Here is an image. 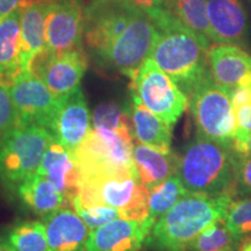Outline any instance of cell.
Here are the masks:
<instances>
[{"mask_svg":"<svg viewBox=\"0 0 251 251\" xmlns=\"http://www.w3.org/2000/svg\"><path fill=\"white\" fill-rule=\"evenodd\" d=\"M155 24L157 37L150 57L190 97L209 71L208 51L212 43L185 26L170 9Z\"/></svg>","mask_w":251,"mask_h":251,"instance_id":"cell-1","label":"cell"},{"mask_svg":"<svg viewBox=\"0 0 251 251\" xmlns=\"http://www.w3.org/2000/svg\"><path fill=\"white\" fill-rule=\"evenodd\" d=\"M235 199L231 191L211 196L190 192L153 225L150 241L161 251H187L199 234L220 220Z\"/></svg>","mask_w":251,"mask_h":251,"instance_id":"cell-2","label":"cell"},{"mask_svg":"<svg viewBox=\"0 0 251 251\" xmlns=\"http://www.w3.org/2000/svg\"><path fill=\"white\" fill-rule=\"evenodd\" d=\"M235 159L233 149L197 135L179 156L177 175L190 192L216 196L231 191Z\"/></svg>","mask_w":251,"mask_h":251,"instance_id":"cell-3","label":"cell"},{"mask_svg":"<svg viewBox=\"0 0 251 251\" xmlns=\"http://www.w3.org/2000/svg\"><path fill=\"white\" fill-rule=\"evenodd\" d=\"M84 206L106 205L120 211L121 218L148 219L149 191L141 181L136 169L125 174L80 177L79 192L72 200Z\"/></svg>","mask_w":251,"mask_h":251,"instance_id":"cell-4","label":"cell"},{"mask_svg":"<svg viewBox=\"0 0 251 251\" xmlns=\"http://www.w3.org/2000/svg\"><path fill=\"white\" fill-rule=\"evenodd\" d=\"M188 98L198 136L233 149L236 118L231 93L218 85L208 71Z\"/></svg>","mask_w":251,"mask_h":251,"instance_id":"cell-5","label":"cell"},{"mask_svg":"<svg viewBox=\"0 0 251 251\" xmlns=\"http://www.w3.org/2000/svg\"><path fill=\"white\" fill-rule=\"evenodd\" d=\"M52 135L37 126H17L0 136V183L18 187L39 171Z\"/></svg>","mask_w":251,"mask_h":251,"instance_id":"cell-6","label":"cell"},{"mask_svg":"<svg viewBox=\"0 0 251 251\" xmlns=\"http://www.w3.org/2000/svg\"><path fill=\"white\" fill-rule=\"evenodd\" d=\"M134 137V134L92 128L74 152L80 177L125 174L135 170Z\"/></svg>","mask_w":251,"mask_h":251,"instance_id":"cell-7","label":"cell"},{"mask_svg":"<svg viewBox=\"0 0 251 251\" xmlns=\"http://www.w3.org/2000/svg\"><path fill=\"white\" fill-rule=\"evenodd\" d=\"M130 92L171 127L177 124L188 106V97L151 57L143 62L130 79Z\"/></svg>","mask_w":251,"mask_h":251,"instance_id":"cell-8","label":"cell"},{"mask_svg":"<svg viewBox=\"0 0 251 251\" xmlns=\"http://www.w3.org/2000/svg\"><path fill=\"white\" fill-rule=\"evenodd\" d=\"M156 37L155 21L147 13L139 11L124 33L96 59L101 67L113 69L131 79L143 62L151 55Z\"/></svg>","mask_w":251,"mask_h":251,"instance_id":"cell-9","label":"cell"},{"mask_svg":"<svg viewBox=\"0 0 251 251\" xmlns=\"http://www.w3.org/2000/svg\"><path fill=\"white\" fill-rule=\"evenodd\" d=\"M137 12L126 0H91L84 9V39L94 57L108 49Z\"/></svg>","mask_w":251,"mask_h":251,"instance_id":"cell-10","label":"cell"},{"mask_svg":"<svg viewBox=\"0 0 251 251\" xmlns=\"http://www.w3.org/2000/svg\"><path fill=\"white\" fill-rule=\"evenodd\" d=\"M19 115V126H37L52 134L59 98L33 71H21L9 86Z\"/></svg>","mask_w":251,"mask_h":251,"instance_id":"cell-11","label":"cell"},{"mask_svg":"<svg viewBox=\"0 0 251 251\" xmlns=\"http://www.w3.org/2000/svg\"><path fill=\"white\" fill-rule=\"evenodd\" d=\"M89 67L83 48L62 52L45 50L30 65L33 71L56 97H63L79 87Z\"/></svg>","mask_w":251,"mask_h":251,"instance_id":"cell-12","label":"cell"},{"mask_svg":"<svg viewBox=\"0 0 251 251\" xmlns=\"http://www.w3.org/2000/svg\"><path fill=\"white\" fill-rule=\"evenodd\" d=\"M84 9L85 7L80 0H58L51 2L47 18V51L62 52L81 48Z\"/></svg>","mask_w":251,"mask_h":251,"instance_id":"cell-13","label":"cell"},{"mask_svg":"<svg viewBox=\"0 0 251 251\" xmlns=\"http://www.w3.org/2000/svg\"><path fill=\"white\" fill-rule=\"evenodd\" d=\"M155 224L150 218L142 221L118 218L91 229L86 251H140Z\"/></svg>","mask_w":251,"mask_h":251,"instance_id":"cell-14","label":"cell"},{"mask_svg":"<svg viewBox=\"0 0 251 251\" xmlns=\"http://www.w3.org/2000/svg\"><path fill=\"white\" fill-rule=\"evenodd\" d=\"M207 13L214 45H248L249 15L242 0H207Z\"/></svg>","mask_w":251,"mask_h":251,"instance_id":"cell-15","label":"cell"},{"mask_svg":"<svg viewBox=\"0 0 251 251\" xmlns=\"http://www.w3.org/2000/svg\"><path fill=\"white\" fill-rule=\"evenodd\" d=\"M91 130L92 115L80 87L59 97V108L52 130L56 139L75 152Z\"/></svg>","mask_w":251,"mask_h":251,"instance_id":"cell-16","label":"cell"},{"mask_svg":"<svg viewBox=\"0 0 251 251\" xmlns=\"http://www.w3.org/2000/svg\"><path fill=\"white\" fill-rule=\"evenodd\" d=\"M208 68L215 83L230 93L240 87L251 89V55L241 47L212 45Z\"/></svg>","mask_w":251,"mask_h":251,"instance_id":"cell-17","label":"cell"},{"mask_svg":"<svg viewBox=\"0 0 251 251\" xmlns=\"http://www.w3.org/2000/svg\"><path fill=\"white\" fill-rule=\"evenodd\" d=\"M39 172L46 176L72 203L79 192V168L74 151L63 146L55 136H52L47 147Z\"/></svg>","mask_w":251,"mask_h":251,"instance_id":"cell-18","label":"cell"},{"mask_svg":"<svg viewBox=\"0 0 251 251\" xmlns=\"http://www.w3.org/2000/svg\"><path fill=\"white\" fill-rule=\"evenodd\" d=\"M50 1L34 0L25 6L21 17V41L19 64L21 71H29L30 65L46 50L47 18Z\"/></svg>","mask_w":251,"mask_h":251,"instance_id":"cell-19","label":"cell"},{"mask_svg":"<svg viewBox=\"0 0 251 251\" xmlns=\"http://www.w3.org/2000/svg\"><path fill=\"white\" fill-rule=\"evenodd\" d=\"M48 251H86L89 227L76 211L62 208L43 218Z\"/></svg>","mask_w":251,"mask_h":251,"instance_id":"cell-20","label":"cell"},{"mask_svg":"<svg viewBox=\"0 0 251 251\" xmlns=\"http://www.w3.org/2000/svg\"><path fill=\"white\" fill-rule=\"evenodd\" d=\"M17 192L25 206L42 218L72 205L55 185L39 171L19 185Z\"/></svg>","mask_w":251,"mask_h":251,"instance_id":"cell-21","label":"cell"},{"mask_svg":"<svg viewBox=\"0 0 251 251\" xmlns=\"http://www.w3.org/2000/svg\"><path fill=\"white\" fill-rule=\"evenodd\" d=\"M133 161L141 181L148 191L177 174L179 156L172 151L163 152L137 142L134 144Z\"/></svg>","mask_w":251,"mask_h":251,"instance_id":"cell-22","label":"cell"},{"mask_svg":"<svg viewBox=\"0 0 251 251\" xmlns=\"http://www.w3.org/2000/svg\"><path fill=\"white\" fill-rule=\"evenodd\" d=\"M131 93V121L137 142L163 152L171 151L172 127L146 107L134 92Z\"/></svg>","mask_w":251,"mask_h":251,"instance_id":"cell-23","label":"cell"},{"mask_svg":"<svg viewBox=\"0 0 251 251\" xmlns=\"http://www.w3.org/2000/svg\"><path fill=\"white\" fill-rule=\"evenodd\" d=\"M23 11L24 7L14 9L0 20V83L8 86L20 72L19 55Z\"/></svg>","mask_w":251,"mask_h":251,"instance_id":"cell-24","label":"cell"},{"mask_svg":"<svg viewBox=\"0 0 251 251\" xmlns=\"http://www.w3.org/2000/svg\"><path fill=\"white\" fill-rule=\"evenodd\" d=\"M0 243L8 251H48L46 226L36 220L18 222L2 230Z\"/></svg>","mask_w":251,"mask_h":251,"instance_id":"cell-25","label":"cell"},{"mask_svg":"<svg viewBox=\"0 0 251 251\" xmlns=\"http://www.w3.org/2000/svg\"><path fill=\"white\" fill-rule=\"evenodd\" d=\"M168 8L197 35L212 42V29L207 13V0H171Z\"/></svg>","mask_w":251,"mask_h":251,"instance_id":"cell-26","label":"cell"},{"mask_svg":"<svg viewBox=\"0 0 251 251\" xmlns=\"http://www.w3.org/2000/svg\"><path fill=\"white\" fill-rule=\"evenodd\" d=\"M190 193L177 174L172 175L149 191V216L153 221L162 218L176 203Z\"/></svg>","mask_w":251,"mask_h":251,"instance_id":"cell-27","label":"cell"},{"mask_svg":"<svg viewBox=\"0 0 251 251\" xmlns=\"http://www.w3.org/2000/svg\"><path fill=\"white\" fill-rule=\"evenodd\" d=\"M241 242L226 226L225 220H220L201 231L187 251H238Z\"/></svg>","mask_w":251,"mask_h":251,"instance_id":"cell-28","label":"cell"},{"mask_svg":"<svg viewBox=\"0 0 251 251\" xmlns=\"http://www.w3.org/2000/svg\"><path fill=\"white\" fill-rule=\"evenodd\" d=\"M92 128L134 134L128 113L122 109L119 103L113 101L102 102L97 106L92 114Z\"/></svg>","mask_w":251,"mask_h":251,"instance_id":"cell-29","label":"cell"},{"mask_svg":"<svg viewBox=\"0 0 251 251\" xmlns=\"http://www.w3.org/2000/svg\"><path fill=\"white\" fill-rule=\"evenodd\" d=\"M225 222L241 241L251 238V197L235 198L229 203Z\"/></svg>","mask_w":251,"mask_h":251,"instance_id":"cell-30","label":"cell"},{"mask_svg":"<svg viewBox=\"0 0 251 251\" xmlns=\"http://www.w3.org/2000/svg\"><path fill=\"white\" fill-rule=\"evenodd\" d=\"M75 211L79 218L85 222V225L89 229H94L100 226L111 222L113 220L121 218L120 211L113 207L106 205H89L84 206L81 203L74 201L72 202Z\"/></svg>","mask_w":251,"mask_h":251,"instance_id":"cell-31","label":"cell"},{"mask_svg":"<svg viewBox=\"0 0 251 251\" xmlns=\"http://www.w3.org/2000/svg\"><path fill=\"white\" fill-rule=\"evenodd\" d=\"M230 190L235 198L251 197V156H236Z\"/></svg>","mask_w":251,"mask_h":251,"instance_id":"cell-32","label":"cell"},{"mask_svg":"<svg viewBox=\"0 0 251 251\" xmlns=\"http://www.w3.org/2000/svg\"><path fill=\"white\" fill-rule=\"evenodd\" d=\"M19 126V115L8 85L0 83V136Z\"/></svg>","mask_w":251,"mask_h":251,"instance_id":"cell-33","label":"cell"},{"mask_svg":"<svg viewBox=\"0 0 251 251\" xmlns=\"http://www.w3.org/2000/svg\"><path fill=\"white\" fill-rule=\"evenodd\" d=\"M126 1L137 11L148 14L153 21L169 9L164 0H126Z\"/></svg>","mask_w":251,"mask_h":251,"instance_id":"cell-34","label":"cell"},{"mask_svg":"<svg viewBox=\"0 0 251 251\" xmlns=\"http://www.w3.org/2000/svg\"><path fill=\"white\" fill-rule=\"evenodd\" d=\"M235 109L236 118V130L234 135L235 141H241L251 133V105H244Z\"/></svg>","mask_w":251,"mask_h":251,"instance_id":"cell-35","label":"cell"},{"mask_svg":"<svg viewBox=\"0 0 251 251\" xmlns=\"http://www.w3.org/2000/svg\"><path fill=\"white\" fill-rule=\"evenodd\" d=\"M34 0H0V20L8 15L14 9L25 7Z\"/></svg>","mask_w":251,"mask_h":251,"instance_id":"cell-36","label":"cell"},{"mask_svg":"<svg viewBox=\"0 0 251 251\" xmlns=\"http://www.w3.org/2000/svg\"><path fill=\"white\" fill-rule=\"evenodd\" d=\"M234 152L238 157L251 156V133H249L241 141H235L233 144Z\"/></svg>","mask_w":251,"mask_h":251,"instance_id":"cell-37","label":"cell"},{"mask_svg":"<svg viewBox=\"0 0 251 251\" xmlns=\"http://www.w3.org/2000/svg\"><path fill=\"white\" fill-rule=\"evenodd\" d=\"M238 251H251V238H246L241 242Z\"/></svg>","mask_w":251,"mask_h":251,"instance_id":"cell-38","label":"cell"},{"mask_svg":"<svg viewBox=\"0 0 251 251\" xmlns=\"http://www.w3.org/2000/svg\"><path fill=\"white\" fill-rule=\"evenodd\" d=\"M0 251H8V250L6 249V248H5L4 246H2L1 243H0Z\"/></svg>","mask_w":251,"mask_h":251,"instance_id":"cell-39","label":"cell"},{"mask_svg":"<svg viewBox=\"0 0 251 251\" xmlns=\"http://www.w3.org/2000/svg\"><path fill=\"white\" fill-rule=\"evenodd\" d=\"M43 1H50V2H55V1H58V0H43Z\"/></svg>","mask_w":251,"mask_h":251,"instance_id":"cell-40","label":"cell"},{"mask_svg":"<svg viewBox=\"0 0 251 251\" xmlns=\"http://www.w3.org/2000/svg\"><path fill=\"white\" fill-rule=\"evenodd\" d=\"M164 1H165V4H168V2L171 1V0H164Z\"/></svg>","mask_w":251,"mask_h":251,"instance_id":"cell-41","label":"cell"}]
</instances>
